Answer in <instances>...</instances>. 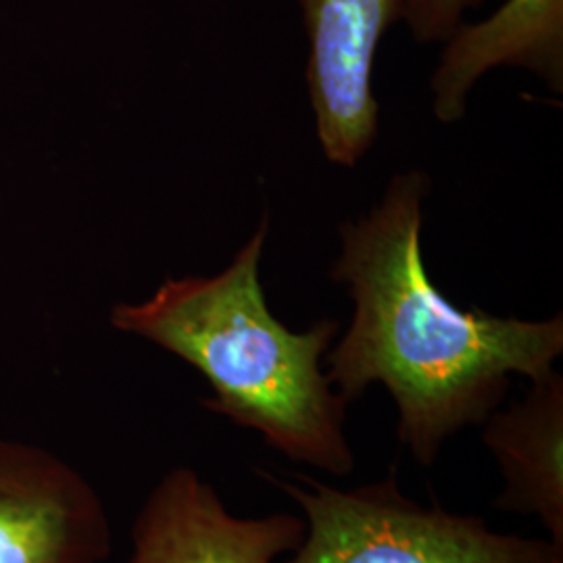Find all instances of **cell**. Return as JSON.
I'll return each instance as SVG.
<instances>
[{
	"mask_svg": "<svg viewBox=\"0 0 563 563\" xmlns=\"http://www.w3.org/2000/svg\"><path fill=\"white\" fill-rule=\"evenodd\" d=\"M523 67L563 90V0H505L484 21L462 23L446 41L432 76L434 115L453 123L465 99L495 67Z\"/></svg>",
	"mask_w": 563,
	"mask_h": 563,
	"instance_id": "obj_7",
	"label": "cell"
},
{
	"mask_svg": "<svg viewBox=\"0 0 563 563\" xmlns=\"http://www.w3.org/2000/svg\"><path fill=\"white\" fill-rule=\"evenodd\" d=\"M301 507V543L276 563H563L549 539L490 530L481 518L405 497L384 478L353 490L263 474Z\"/></svg>",
	"mask_w": 563,
	"mask_h": 563,
	"instance_id": "obj_3",
	"label": "cell"
},
{
	"mask_svg": "<svg viewBox=\"0 0 563 563\" xmlns=\"http://www.w3.org/2000/svg\"><path fill=\"white\" fill-rule=\"evenodd\" d=\"M422 172L399 174L367 216L342 223L332 278L353 318L328 351V380L344 401L383 384L399 409V439L422 465L465 426L483 423L514 374L537 383L563 353V316L528 322L446 301L422 257Z\"/></svg>",
	"mask_w": 563,
	"mask_h": 563,
	"instance_id": "obj_1",
	"label": "cell"
},
{
	"mask_svg": "<svg viewBox=\"0 0 563 563\" xmlns=\"http://www.w3.org/2000/svg\"><path fill=\"white\" fill-rule=\"evenodd\" d=\"M483 441L499 465L497 507L537 518L563 551V378L553 372L532 383L522 401L493 411Z\"/></svg>",
	"mask_w": 563,
	"mask_h": 563,
	"instance_id": "obj_8",
	"label": "cell"
},
{
	"mask_svg": "<svg viewBox=\"0 0 563 563\" xmlns=\"http://www.w3.org/2000/svg\"><path fill=\"white\" fill-rule=\"evenodd\" d=\"M307 34L305 80L328 162L353 167L378 134L374 63L405 0H299Z\"/></svg>",
	"mask_w": 563,
	"mask_h": 563,
	"instance_id": "obj_4",
	"label": "cell"
},
{
	"mask_svg": "<svg viewBox=\"0 0 563 563\" xmlns=\"http://www.w3.org/2000/svg\"><path fill=\"white\" fill-rule=\"evenodd\" d=\"M290 514L234 516L192 467H174L144 499L130 563H276L301 543Z\"/></svg>",
	"mask_w": 563,
	"mask_h": 563,
	"instance_id": "obj_6",
	"label": "cell"
},
{
	"mask_svg": "<svg viewBox=\"0 0 563 563\" xmlns=\"http://www.w3.org/2000/svg\"><path fill=\"white\" fill-rule=\"evenodd\" d=\"M267 220L216 276L163 282L142 302H121L111 323L199 369L213 395L202 405L260 432L295 462L344 476L355 455L344 434L346 401L322 369L339 325H284L265 301L260 265Z\"/></svg>",
	"mask_w": 563,
	"mask_h": 563,
	"instance_id": "obj_2",
	"label": "cell"
},
{
	"mask_svg": "<svg viewBox=\"0 0 563 563\" xmlns=\"http://www.w3.org/2000/svg\"><path fill=\"white\" fill-rule=\"evenodd\" d=\"M109 551L95 486L53 451L0 439V563H102Z\"/></svg>",
	"mask_w": 563,
	"mask_h": 563,
	"instance_id": "obj_5",
	"label": "cell"
},
{
	"mask_svg": "<svg viewBox=\"0 0 563 563\" xmlns=\"http://www.w3.org/2000/svg\"><path fill=\"white\" fill-rule=\"evenodd\" d=\"M481 0H405L402 18L422 44L444 42L463 23V13Z\"/></svg>",
	"mask_w": 563,
	"mask_h": 563,
	"instance_id": "obj_9",
	"label": "cell"
}]
</instances>
